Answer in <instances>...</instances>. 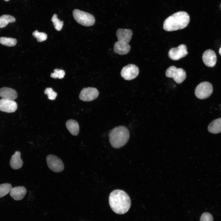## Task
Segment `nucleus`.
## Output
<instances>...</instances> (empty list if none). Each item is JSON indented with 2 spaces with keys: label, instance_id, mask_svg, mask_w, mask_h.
<instances>
[{
  "label": "nucleus",
  "instance_id": "obj_1",
  "mask_svg": "<svg viewBox=\"0 0 221 221\" xmlns=\"http://www.w3.org/2000/svg\"><path fill=\"white\" fill-rule=\"evenodd\" d=\"M109 201L111 209L117 214L126 213L131 206L130 197L126 192L121 190L112 191L110 194Z\"/></svg>",
  "mask_w": 221,
  "mask_h": 221
},
{
  "label": "nucleus",
  "instance_id": "obj_2",
  "mask_svg": "<svg viewBox=\"0 0 221 221\" xmlns=\"http://www.w3.org/2000/svg\"><path fill=\"white\" fill-rule=\"evenodd\" d=\"M190 20L189 16L187 12L179 11L172 14L165 20L163 28L167 31L182 29L187 26Z\"/></svg>",
  "mask_w": 221,
  "mask_h": 221
},
{
  "label": "nucleus",
  "instance_id": "obj_3",
  "mask_svg": "<svg viewBox=\"0 0 221 221\" xmlns=\"http://www.w3.org/2000/svg\"><path fill=\"white\" fill-rule=\"evenodd\" d=\"M130 138V133L126 127L121 126H117L110 131L109 140L111 146L118 149L125 145Z\"/></svg>",
  "mask_w": 221,
  "mask_h": 221
},
{
  "label": "nucleus",
  "instance_id": "obj_4",
  "mask_svg": "<svg viewBox=\"0 0 221 221\" xmlns=\"http://www.w3.org/2000/svg\"><path fill=\"white\" fill-rule=\"evenodd\" d=\"M73 16L75 20L79 24L86 26H90L95 23V19L92 14L77 9L73 11Z\"/></svg>",
  "mask_w": 221,
  "mask_h": 221
},
{
  "label": "nucleus",
  "instance_id": "obj_5",
  "mask_svg": "<svg viewBox=\"0 0 221 221\" xmlns=\"http://www.w3.org/2000/svg\"><path fill=\"white\" fill-rule=\"evenodd\" d=\"M166 77L173 78L178 84H180L185 79V71L182 68H178L174 66L168 68L165 72Z\"/></svg>",
  "mask_w": 221,
  "mask_h": 221
},
{
  "label": "nucleus",
  "instance_id": "obj_6",
  "mask_svg": "<svg viewBox=\"0 0 221 221\" xmlns=\"http://www.w3.org/2000/svg\"><path fill=\"white\" fill-rule=\"evenodd\" d=\"M213 91L211 84L207 82L200 83L196 87L195 93L196 96L200 99H204L209 97Z\"/></svg>",
  "mask_w": 221,
  "mask_h": 221
},
{
  "label": "nucleus",
  "instance_id": "obj_7",
  "mask_svg": "<svg viewBox=\"0 0 221 221\" xmlns=\"http://www.w3.org/2000/svg\"><path fill=\"white\" fill-rule=\"evenodd\" d=\"M48 168L55 172L62 171L64 168L62 160L57 157L53 155H48L46 158Z\"/></svg>",
  "mask_w": 221,
  "mask_h": 221
},
{
  "label": "nucleus",
  "instance_id": "obj_8",
  "mask_svg": "<svg viewBox=\"0 0 221 221\" xmlns=\"http://www.w3.org/2000/svg\"><path fill=\"white\" fill-rule=\"evenodd\" d=\"M139 73L138 67L135 65L130 64L123 68L121 72V75L125 79L130 80L136 78Z\"/></svg>",
  "mask_w": 221,
  "mask_h": 221
},
{
  "label": "nucleus",
  "instance_id": "obj_9",
  "mask_svg": "<svg viewBox=\"0 0 221 221\" xmlns=\"http://www.w3.org/2000/svg\"><path fill=\"white\" fill-rule=\"evenodd\" d=\"M186 45L181 44L176 48H171L168 55L169 57L173 60H177L185 57L188 53Z\"/></svg>",
  "mask_w": 221,
  "mask_h": 221
},
{
  "label": "nucleus",
  "instance_id": "obj_10",
  "mask_svg": "<svg viewBox=\"0 0 221 221\" xmlns=\"http://www.w3.org/2000/svg\"><path fill=\"white\" fill-rule=\"evenodd\" d=\"M99 93L95 88L88 87L83 89L80 93L79 98L83 101L89 102L96 99Z\"/></svg>",
  "mask_w": 221,
  "mask_h": 221
},
{
  "label": "nucleus",
  "instance_id": "obj_11",
  "mask_svg": "<svg viewBox=\"0 0 221 221\" xmlns=\"http://www.w3.org/2000/svg\"><path fill=\"white\" fill-rule=\"evenodd\" d=\"M202 58L203 62L207 67H212L216 64V56L215 52L211 49H208L205 51Z\"/></svg>",
  "mask_w": 221,
  "mask_h": 221
},
{
  "label": "nucleus",
  "instance_id": "obj_12",
  "mask_svg": "<svg viewBox=\"0 0 221 221\" xmlns=\"http://www.w3.org/2000/svg\"><path fill=\"white\" fill-rule=\"evenodd\" d=\"M16 103L13 100L4 99H0V110L7 113L14 112L17 109Z\"/></svg>",
  "mask_w": 221,
  "mask_h": 221
},
{
  "label": "nucleus",
  "instance_id": "obj_13",
  "mask_svg": "<svg viewBox=\"0 0 221 221\" xmlns=\"http://www.w3.org/2000/svg\"><path fill=\"white\" fill-rule=\"evenodd\" d=\"M132 35V31L129 29H118L116 32L118 41L126 43L130 41Z\"/></svg>",
  "mask_w": 221,
  "mask_h": 221
},
{
  "label": "nucleus",
  "instance_id": "obj_14",
  "mask_svg": "<svg viewBox=\"0 0 221 221\" xmlns=\"http://www.w3.org/2000/svg\"><path fill=\"white\" fill-rule=\"evenodd\" d=\"M131 47L128 44L118 41L115 42L114 45V52L120 55L127 54L130 51Z\"/></svg>",
  "mask_w": 221,
  "mask_h": 221
},
{
  "label": "nucleus",
  "instance_id": "obj_15",
  "mask_svg": "<svg viewBox=\"0 0 221 221\" xmlns=\"http://www.w3.org/2000/svg\"><path fill=\"white\" fill-rule=\"evenodd\" d=\"M26 193V188L23 186L14 187L10 192L11 196L14 200H22Z\"/></svg>",
  "mask_w": 221,
  "mask_h": 221
},
{
  "label": "nucleus",
  "instance_id": "obj_16",
  "mask_svg": "<svg viewBox=\"0 0 221 221\" xmlns=\"http://www.w3.org/2000/svg\"><path fill=\"white\" fill-rule=\"evenodd\" d=\"M17 95L14 89L7 87L0 89V97L5 99L14 100L17 98Z\"/></svg>",
  "mask_w": 221,
  "mask_h": 221
},
{
  "label": "nucleus",
  "instance_id": "obj_17",
  "mask_svg": "<svg viewBox=\"0 0 221 221\" xmlns=\"http://www.w3.org/2000/svg\"><path fill=\"white\" fill-rule=\"evenodd\" d=\"M21 153L19 151H16L12 156L10 161V165L13 169H17L21 168L23 164V162L21 158Z\"/></svg>",
  "mask_w": 221,
  "mask_h": 221
},
{
  "label": "nucleus",
  "instance_id": "obj_18",
  "mask_svg": "<svg viewBox=\"0 0 221 221\" xmlns=\"http://www.w3.org/2000/svg\"><path fill=\"white\" fill-rule=\"evenodd\" d=\"M208 131L211 133L217 134L221 132V118L213 120L208 126Z\"/></svg>",
  "mask_w": 221,
  "mask_h": 221
},
{
  "label": "nucleus",
  "instance_id": "obj_19",
  "mask_svg": "<svg viewBox=\"0 0 221 221\" xmlns=\"http://www.w3.org/2000/svg\"><path fill=\"white\" fill-rule=\"evenodd\" d=\"M66 125L67 129L72 135H77L79 132V126L77 121L70 119L66 122Z\"/></svg>",
  "mask_w": 221,
  "mask_h": 221
},
{
  "label": "nucleus",
  "instance_id": "obj_20",
  "mask_svg": "<svg viewBox=\"0 0 221 221\" xmlns=\"http://www.w3.org/2000/svg\"><path fill=\"white\" fill-rule=\"evenodd\" d=\"M15 21V19L14 17L9 15H3L0 17V28L5 27L9 23Z\"/></svg>",
  "mask_w": 221,
  "mask_h": 221
},
{
  "label": "nucleus",
  "instance_id": "obj_21",
  "mask_svg": "<svg viewBox=\"0 0 221 221\" xmlns=\"http://www.w3.org/2000/svg\"><path fill=\"white\" fill-rule=\"evenodd\" d=\"M17 43L16 39L12 38L2 37H0V43L8 46H13Z\"/></svg>",
  "mask_w": 221,
  "mask_h": 221
},
{
  "label": "nucleus",
  "instance_id": "obj_22",
  "mask_svg": "<svg viewBox=\"0 0 221 221\" xmlns=\"http://www.w3.org/2000/svg\"><path fill=\"white\" fill-rule=\"evenodd\" d=\"M12 188L11 185L9 183L0 184V198L8 194L10 192Z\"/></svg>",
  "mask_w": 221,
  "mask_h": 221
},
{
  "label": "nucleus",
  "instance_id": "obj_23",
  "mask_svg": "<svg viewBox=\"0 0 221 221\" xmlns=\"http://www.w3.org/2000/svg\"><path fill=\"white\" fill-rule=\"evenodd\" d=\"M55 29L58 31L61 30L63 25V21H60L59 19L57 17V15L54 14L52 16L51 19Z\"/></svg>",
  "mask_w": 221,
  "mask_h": 221
},
{
  "label": "nucleus",
  "instance_id": "obj_24",
  "mask_svg": "<svg viewBox=\"0 0 221 221\" xmlns=\"http://www.w3.org/2000/svg\"><path fill=\"white\" fill-rule=\"evenodd\" d=\"M32 35L34 37L36 38L38 42L45 41L47 37L46 34L43 32H39L37 30L34 31Z\"/></svg>",
  "mask_w": 221,
  "mask_h": 221
},
{
  "label": "nucleus",
  "instance_id": "obj_25",
  "mask_svg": "<svg viewBox=\"0 0 221 221\" xmlns=\"http://www.w3.org/2000/svg\"><path fill=\"white\" fill-rule=\"evenodd\" d=\"M54 72L51 74V77L53 78H58L60 79L63 78L65 75V71L62 69H55Z\"/></svg>",
  "mask_w": 221,
  "mask_h": 221
},
{
  "label": "nucleus",
  "instance_id": "obj_26",
  "mask_svg": "<svg viewBox=\"0 0 221 221\" xmlns=\"http://www.w3.org/2000/svg\"><path fill=\"white\" fill-rule=\"evenodd\" d=\"M44 93L48 95V99L51 100L55 99L57 95V93L50 87L46 88L44 91Z\"/></svg>",
  "mask_w": 221,
  "mask_h": 221
},
{
  "label": "nucleus",
  "instance_id": "obj_27",
  "mask_svg": "<svg viewBox=\"0 0 221 221\" xmlns=\"http://www.w3.org/2000/svg\"><path fill=\"white\" fill-rule=\"evenodd\" d=\"M212 215L209 213L205 212L202 214L200 219V221H213Z\"/></svg>",
  "mask_w": 221,
  "mask_h": 221
},
{
  "label": "nucleus",
  "instance_id": "obj_28",
  "mask_svg": "<svg viewBox=\"0 0 221 221\" xmlns=\"http://www.w3.org/2000/svg\"><path fill=\"white\" fill-rule=\"evenodd\" d=\"M219 53L220 55H221V47L219 50Z\"/></svg>",
  "mask_w": 221,
  "mask_h": 221
},
{
  "label": "nucleus",
  "instance_id": "obj_29",
  "mask_svg": "<svg viewBox=\"0 0 221 221\" xmlns=\"http://www.w3.org/2000/svg\"><path fill=\"white\" fill-rule=\"evenodd\" d=\"M4 0L5 1H8L9 0Z\"/></svg>",
  "mask_w": 221,
  "mask_h": 221
}]
</instances>
